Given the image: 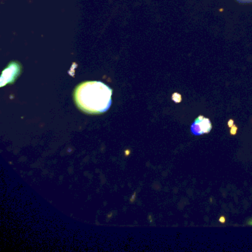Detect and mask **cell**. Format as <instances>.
<instances>
[{
    "instance_id": "obj_2",
    "label": "cell",
    "mask_w": 252,
    "mask_h": 252,
    "mask_svg": "<svg viewBox=\"0 0 252 252\" xmlns=\"http://www.w3.org/2000/svg\"><path fill=\"white\" fill-rule=\"evenodd\" d=\"M212 129V122L208 118L199 116L191 126V132L194 135L209 133Z\"/></svg>"
},
{
    "instance_id": "obj_7",
    "label": "cell",
    "mask_w": 252,
    "mask_h": 252,
    "mask_svg": "<svg viewBox=\"0 0 252 252\" xmlns=\"http://www.w3.org/2000/svg\"><path fill=\"white\" fill-rule=\"evenodd\" d=\"M219 221H220V222H221V223H225V217L221 216L220 218Z\"/></svg>"
},
{
    "instance_id": "obj_6",
    "label": "cell",
    "mask_w": 252,
    "mask_h": 252,
    "mask_svg": "<svg viewBox=\"0 0 252 252\" xmlns=\"http://www.w3.org/2000/svg\"><path fill=\"white\" fill-rule=\"evenodd\" d=\"M234 120H232V119H230L229 121L228 122V126L229 128H231V126H234Z\"/></svg>"
},
{
    "instance_id": "obj_3",
    "label": "cell",
    "mask_w": 252,
    "mask_h": 252,
    "mask_svg": "<svg viewBox=\"0 0 252 252\" xmlns=\"http://www.w3.org/2000/svg\"><path fill=\"white\" fill-rule=\"evenodd\" d=\"M172 98L175 103H181L182 101V96H181V94H178V93L173 94Z\"/></svg>"
},
{
    "instance_id": "obj_4",
    "label": "cell",
    "mask_w": 252,
    "mask_h": 252,
    "mask_svg": "<svg viewBox=\"0 0 252 252\" xmlns=\"http://www.w3.org/2000/svg\"><path fill=\"white\" fill-rule=\"evenodd\" d=\"M237 129H238V127L236 126L235 125L234 126H231V129H230V133H231V135H235L237 134Z\"/></svg>"
},
{
    "instance_id": "obj_5",
    "label": "cell",
    "mask_w": 252,
    "mask_h": 252,
    "mask_svg": "<svg viewBox=\"0 0 252 252\" xmlns=\"http://www.w3.org/2000/svg\"><path fill=\"white\" fill-rule=\"evenodd\" d=\"M240 3H250L252 2V0H237Z\"/></svg>"
},
{
    "instance_id": "obj_1",
    "label": "cell",
    "mask_w": 252,
    "mask_h": 252,
    "mask_svg": "<svg viewBox=\"0 0 252 252\" xmlns=\"http://www.w3.org/2000/svg\"><path fill=\"white\" fill-rule=\"evenodd\" d=\"M113 91L100 82H87L76 88L74 98L79 108L88 114L104 113L111 105Z\"/></svg>"
}]
</instances>
